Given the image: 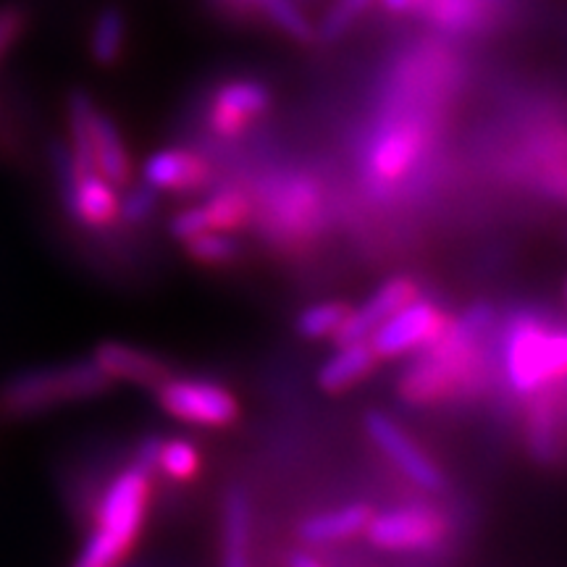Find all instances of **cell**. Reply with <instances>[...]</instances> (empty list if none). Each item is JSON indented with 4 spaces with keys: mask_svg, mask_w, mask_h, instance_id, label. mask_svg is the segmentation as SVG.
<instances>
[{
    "mask_svg": "<svg viewBox=\"0 0 567 567\" xmlns=\"http://www.w3.org/2000/svg\"><path fill=\"white\" fill-rule=\"evenodd\" d=\"M147 499L151 473L130 465L113 476L95 505V528L84 542L74 567H116L122 563L145 526Z\"/></svg>",
    "mask_w": 567,
    "mask_h": 567,
    "instance_id": "cell-1",
    "label": "cell"
},
{
    "mask_svg": "<svg viewBox=\"0 0 567 567\" xmlns=\"http://www.w3.org/2000/svg\"><path fill=\"white\" fill-rule=\"evenodd\" d=\"M111 384L113 381L95 365V360L30 368L11 375L0 386V413L11 417L40 415L74 402L95 400L109 392Z\"/></svg>",
    "mask_w": 567,
    "mask_h": 567,
    "instance_id": "cell-2",
    "label": "cell"
},
{
    "mask_svg": "<svg viewBox=\"0 0 567 567\" xmlns=\"http://www.w3.org/2000/svg\"><path fill=\"white\" fill-rule=\"evenodd\" d=\"M505 375L517 394H534L567 375V329L517 316L505 334Z\"/></svg>",
    "mask_w": 567,
    "mask_h": 567,
    "instance_id": "cell-3",
    "label": "cell"
},
{
    "mask_svg": "<svg viewBox=\"0 0 567 567\" xmlns=\"http://www.w3.org/2000/svg\"><path fill=\"white\" fill-rule=\"evenodd\" d=\"M155 400L168 415L200 429H224L237 421V396L216 381L189 379V375H168L155 389Z\"/></svg>",
    "mask_w": 567,
    "mask_h": 567,
    "instance_id": "cell-4",
    "label": "cell"
},
{
    "mask_svg": "<svg viewBox=\"0 0 567 567\" xmlns=\"http://www.w3.org/2000/svg\"><path fill=\"white\" fill-rule=\"evenodd\" d=\"M444 334V313L429 300H413L396 308L379 329L373 331L368 344L379 358H402L421 347L434 344Z\"/></svg>",
    "mask_w": 567,
    "mask_h": 567,
    "instance_id": "cell-5",
    "label": "cell"
},
{
    "mask_svg": "<svg viewBox=\"0 0 567 567\" xmlns=\"http://www.w3.org/2000/svg\"><path fill=\"white\" fill-rule=\"evenodd\" d=\"M425 142H429V124L423 116L405 113V116L392 118L375 134L368 151V172L379 182H396L421 158Z\"/></svg>",
    "mask_w": 567,
    "mask_h": 567,
    "instance_id": "cell-6",
    "label": "cell"
},
{
    "mask_svg": "<svg viewBox=\"0 0 567 567\" xmlns=\"http://www.w3.org/2000/svg\"><path fill=\"white\" fill-rule=\"evenodd\" d=\"M365 534L381 549L417 551L436 547L439 538L444 534V523L434 509L396 507L386 509V513L371 515Z\"/></svg>",
    "mask_w": 567,
    "mask_h": 567,
    "instance_id": "cell-7",
    "label": "cell"
},
{
    "mask_svg": "<svg viewBox=\"0 0 567 567\" xmlns=\"http://www.w3.org/2000/svg\"><path fill=\"white\" fill-rule=\"evenodd\" d=\"M271 105V90L258 80H231L213 92L208 126L218 137L231 140L250 130Z\"/></svg>",
    "mask_w": 567,
    "mask_h": 567,
    "instance_id": "cell-8",
    "label": "cell"
},
{
    "mask_svg": "<svg viewBox=\"0 0 567 567\" xmlns=\"http://www.w3.org/2000/svg\"><path fill=\"white\" fill-rule=\"evenodd\" d=\"M365 431L373 439V444L379 446L392 463L405 473V478L413 481L415 486L425 488V492H439L444 486L442 471L434 465L425 452L413 442V436L402 429L400 423H394L386 413H368L365 417Z\"/></svg>",
    "mask_w": 567,
    "mask_h": 567,
    "instance_id": "cell-9",
    "label": "cell"
},
{
    "mask_svg": "<svg viewBox=\"0 0 567 567\" xmlns=\"http://www.w3.org/2000/svg\"><path fill=\"white\" fill-rule=\"evenodd\" d=\"M61 203L69 216L90 231H105L118 224V187H113L101 172H80V179L61 197Z\"/></svg>",
    "mask_w": 567,
    "mask_h": 567,
    "instance_id": "cell-10",
    "label": "cell"
},
{
    "mask_svg": "<svg viewBox=\"0 0 567 567\" xmlns=\"http://www.w3.org/2000/svg\"><path fill=\"white\" fill-rule=\"evenodd\" d=\"M92 360L111 381H126V384L145 389H158L172 375V368L158 354L124 342L97 344Z\"/></svg>",
    "mask_w": 567,
    "mask_h": 567,
    "instance_id": "cell-11",
    "label": "cell"
},
{
    "mask_svg": "<svg viewBox=\"0 0 567 567\" xmlns=\"http://www.w3.org/2000/svg\"><path fill=\"white\" fill-rule=\"evenodd\" d=\"M210 166L200 153L187 147H166L153 153L142 166V182L158 193H195L208 184Z\"/></svg>",
    "mask_w": 567,
    "mask_h": 567,
    "instance_id": "cell-12",
    "label": "cell"
},
{
    "mask_svg": "<svg viewBox=\"0 0 567 567\" xmlns=\"http://www.w3.org/2000/svg\"><path fill=\"white\" fill-rule=\"evenodd\" d=\"M87 137H90V151L92 163L109 179L113 187L124 189L130 187L132 179V161L126 153L124 137L118 132V126L109 113L101 111L95 101L87 105Z\"/></svg>",
    "mask_w": 567,
    "mask_h": 567,
    "instance_id": "cell-13",
    "label": "cell"
},
{
    "mask_svg": "<svg viewBox=\"0 0 567 567\" xmlns=\"http://www.w3.org/2000/svg\"><path fill=\"white\" fill-rule=\"evenodd\" d=\"M417 11L442 34L465 38L486 32L499 19V0H423Z\"/></svg>",
    "mask_w": 567,
    "mask_h": 567,
    "instance_id": "cell-14",
    "label": "cell"
},
{
    "mask_svg": "<svg viewBox=\"0 0 567 567\" xmlns=\"http://www.w3.org/2000/svg\"><path fill=\"white\" fill-rule=\"evenodd\" d=\"M415 297V284L410 279H389L381 284L368 300L347 313V321L339 331V342H368L375 329L394 313L396 308Z\"/></svg>",
    "mask_w": 567,
    "mask_h": 567,
    "instance_id": "cell-15",
    "label": "cell"
},
{
    "mask_svg": "<svg viewBox=\"0 0 567 567\" xmlns=\"http://www.w3.org/2000/svg\"><path fill=\"white\" fill-rule=\"evenodd\" d=\"M250 499L243 488H231L221 517V567H250Z\"/></svg>",
    "mask_w": 567,
    "mask_h": 567,
    "instance_id": "cell-16",
    "label": "cell"
},
{
    "mask_svg": "<svg viewBox=\"0 0 567 567\" xmlns=\"http://www.w3.org/2000/svg\"><path fill=\"white\" fill-rule=\"evenodd\" d=\"M379 354L368 342H344L318 371V384L326 392H344L373 371Z\"/></svg>",
    "mask_w": 567,
    "mask_h": 567,
    "instance_id": "cell-17",
    "label": "cell"
},
{
    "mask_svg": "<svg viewBox=\"0 0 567 567\" xmlns=\"http://www.w3.org/2000/svg\"><path fill=\"white\" fill-rule=\"evenodd\" d=\"M371 523V509L365 505H347L342 509H329V513L313 515L300 526V538L305 544L323 547V544L347 542V538L365 534Z\"/></svg>",
    "mask_w": 567,
    "mask_h": 567,
    "instance_id": "cell-18",
    "label": "cell"
},
{
    "mask_svg": "<svg viewBox=\"0 0 567 567\" xmlns=\"http://www.w3.org/2000/svg\"><path fill=\"white\" fill-rule=\"evenodd\" d=\"M126 45V17L122 9L109 6L95 17L90 32V53L97 66H113L118 63Z\"/></svg>",
    "mask_w": 567,
    "mask_h": 567,
    "instance_id": "cell-19",
    "label": "cell"
},
{
    "mask_svg": "<svg viewBox=\"0 0 567 567\" xmlns=\"http://www.w3.org/2000/svg\"><path fill=\"white\" fill-rule=\"evenodd\" d=\"M252 11L264 13L276 30L287 34L289 40L300 42V45H316L318 42L316 24L305 17V11L295 0H252Z\"/></svg>",
    "mask_w": 567,
    "mask_h": 567,
    "instance_id": "cell-20",
    "label": "cell"
},
{
    "mask_svg": "<svg viewBox=\"0 0 567 567\" xmlns=\"http://www.w3.org/2000/svg\"><path fill=\"white\" fill-rule=\"evenodd\" d=\"M210 231H234L250 218V200L239 189H221L203 203Z\"/></svg>",
    "mask_w": 567,
    "mask_h": 567,
    "instance_id": "cell-21",
    "label": "cell"
},
{
    "mask_svg": "<svg viewBox=\"0 0 567 567\" xmlns=\"http://www.w3.org/2000/svg\"><path fill=\"white\" fill-rule=\"evenodd\" d=\"M155 471L172 481H193L200 471V452L189 439H163Z\"/></svg>",
    "mask_w": 567,
    "mask_h": 567,
    "instance_id": "cell-22",
    "label": "cell"
},
{
    "mask_svg": "<svg viewBox=\"0 0 567 567\" xmlns=\"http://www.w3.org/2000/svg\"><path fill=\"white\" fill-rule=\"evenodd\" d=\"M350 308H344L342 302H318L305 308L300 318H297V331L305 339H331L339 337L342 326L347 321Z\"/></svg>",
    "mask_w": 567,
    "mask_h": 567,
    "instance_id": "cell-23",
    "label": "cell"
},
{
    "mask_svg": "<svg viewBox=\"0 0 567 567\" xmlns=\"http://www.w3.org/2000/svg\"><path fill=\"white\" fill-rule=\"evenodd\" d=\"M373 3H375V0H339V3H334L329 11H326L321 24L316 27L318 42H326V45H331V42L342 40L344 34L350 32L354 24H358V19L363 17V13L371 9Z\"/></svg>",
    "mask_w": 567,
    "mask_h": 567,
    "instance_id": "cell-24",
    "label": "cell"
},
{
    "mask_svg": "<svg viewBox=\"0 0 567 567\" xmlns=\"http://www.w3.org/2000/svg\"><path fill=\"white\" fill-rule=\"evenodd\" d=\"M189 258L203 266H226L237 258L239 245L231 234L224 231H205L200 237L189 239L187 243Z\"/></svg>",
    "mask_w": 567,
    "mask_h": 567,
    "instance_id": "cell-25",
    "label": "cell"
},
{
    "mask_svg": "<svg viewBox=\"0 0 567 567\" xmlns=\"http://www.w3.org/2000/svg\"><path fill=\"white\" fill-rule=\"evenodd\" d=\"M158 189L151 187L147 182L142 184H132L126 189V195L122 197V208H118V221L130 224V226H140L145 224L147 218L153 216L155 208H158Z\"/></svg>",
    "mask_w": 567,
    "mask_h": 567,
    "instance_id": "cell-26",
    "label": "cell"
},
{
    "mask_svg": "<svg viewBox=\"0 0 567 567\" xmlns=\"http://www.w3.org/2000/svg\"><path fill=\"white\" fill-rule=\"evenodd\" d=\"M30 17L27 11L17 3H3L0 6V61L11 53V48L21 40V34L27 32Z\"/></svg>",
    "mask_w": 567,
    "mask_h": 567,
    "instance_id": "cell-27",
    "label": "cell"
},
{
    "mask_svg": "<svg viewBox=\"0 0 567 567\" xmlns=\"http://www.w3.org/2000/svg\"><path fill=\"white\" fill-rule=\"evenodd\" d=\"M161 444H163V436H145V439H142V442L137 444V450H134L132 465L142 467V471H147L153 476L155 465H158Z\"/></svg>",
    "mask_w": 567,
    "mask_h": 567,
    "instance_id": "cell-28",
    "label": "cell"
},
{
    "mask_svg": "<svg viewBox=\"0 0 567 567\" xmlns=\"http://www.w3.org/2000/svg\"><path fill=\"white\" fill-rule=\"evenodd\" d=\"M213 6L229 13H247L252 11V0H213Z\"/></svg>",
    "mask_w": 567,
    "mask_h": 567,
    "instance_id": "cell-29",
    "label": "cell"
},
{
    "mask_svg": "<svg viewBox=\"0 0 567 567\" xmlns=\"http://www.w3.org/2000/svg\"><path fill=\"white\" fill-rule=\"evenodd\" d=\"M289 567H326L321 559L308 555V551H295L292 557H289Z\"/></svg>",
    "mask_w": 567,
    "mask_h": 567,
    "instance_id": "cell-30",
    "label": "cell"
},
{
    "mask_svg": "<svg viewBox=\"0 0 567 567\" xmlns=\"http://www.w3.org/2000/svg\"><path fill=\"white\" fill-rule=\"evenodd\" d=\"M565 308H567V281H565Z\"/></svg>",
    "mask_w": 567,
    "mask_h": 567,
    "instance_id": "cell-31",
    "label": "cell"
}]
</instances>
